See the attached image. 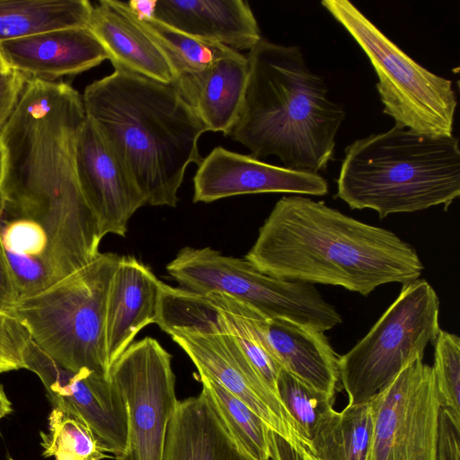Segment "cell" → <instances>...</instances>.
Returning a JSON list of instances; mask_svg holds the SVG:
<instances>
[{"label": "cell", "instance_id": "6da1fadb", "mask_svg": "<svg viewBox=\"0 0 460 460\" xmlns=\"http://www.w3.org/2000/svg\"><path fill=\"white\" fill-rule=\"evenodd\" d=\"M244 259L272 277L362 296L416 280L424 270L415 249L394 232L302 195L277 201Z\"/></svg>", "mask_w": 460, "mask_h": 460}, {"label": "cell", "instance_id": "7a4b0ae2", "mask_svg": "<svg viewBox=\"0 0 460 460\" xmlns=\"http://www.w3.org/2000/svg\"><path fill=\"white\" fill-rule=\"evenodd\" d=\"M86 117L126 165L146 204L174 208L208 131L173 84L115 70L82 95Z\"/></svg>", "mask_w": 460, "mask_h": 460}, {"label": "cell", "instance_id": "3957f363", "mask_svg": "<svg viewBox=\"0 0 460 460\" xmlns=\"http://www.w3.org/2000/svg\"><path fill=\"white\" fill-rule=\"evenodd\" d=\"M247 58L244 98L227 137L257 159L275 155L288 169L325 170L346 117L343 106L328 99L323 78L309 69L298 47L261 38Z\"/></svg>", "mask_w": 460, "mask_h": 460}, {"label": "cell", "instance_id": "277c9868", "mask_svg": "<svg viewBox=\"0 0 460 460\" xmlns=\"http://www.w3.org/2000/svg\"><path fill=\"white\" fill-rule=\"evenodd\" d=\"M337 197L351 209H372L383 219L442 205L460 195L458 138L394 125L357 139L344 150Z\"/></svg>", "mask_w": 460, "mask_h": 460}, {"label": "cell", "instance_id": "5b68a950", "mask_svg": "<svg viewBox=\"0 0 460 460\" xmlns=\"http://www.w3.org/2000/svg\"><path fill=\"white\" fill-rule=\"evenodd\" d=\"M119 259L100 252L79 270L17 303L13 314L35 345L61 367L108 378L106 301Z\"/></svg>", "mask_w": 460, "mask_h": 460}, {"label": "cell", "instance_id": "8992f818", "mask_svg": "<svg viewBox=\"0 0 460 460\" xmlns=\"http://www.w3.org/2000/svg\"><path fill=\"white\" fill-rule=\"evenodd\" d=\"M321 4L370 60L384 113L402 128L452 136L457 105L452 81L415 62L349 1Z\"/></svg>", "mask_w": 460, "mask_h": 460}, {"label": "cell", "instance_id": "52a82bcc", "mask_svg": "<svg viewBox=\"0 0 460 460\" xmlns=\"http://www.w3.org/2000/svg\"><path fill=\"white\" fill-rule=\"evenodd\" d=\"M166 270L183 289L228 295L266 318L286 319L323 332L342 321L313 284L267 275L244 258L223 255L210 247L181 248Z\"/></svg>", "mask_w": 460, "mask_h": 460}, {"label": "cell", "instance_id": "ba28073f", "mask_svg": "<svg viewBox=\"0 0 460 460\" xmlns=\"http://www.w3.org/2000/svg\"><path fill=\"white\" fill-rule=\"evenodd\" d=\"M439 299L425 279L402 284L397 298L370 331L339 358L340 379L349 404L368 402L434 342Z\"/></svg>", "mask_w": 460, "mask_h": 460}, {"label": "cell", "instance_id": "9c48e42d", "mask_svg": "<svg viewBox=\"0 0 460 460\" xmlns=\"http://www.w3.org/2000/svg\"><path fill=\"white\" fill-rule=\"evenodd\" d=\"M108 378L127 411V442L116 460H163L167 428L177 403L172 355L154 338L131 343Z\"/></svg>", "mask_w": 460, "mask_h": 460}, {"label": "cell", "instance_id": "30bf717a", "mask_svg": "<svg viewBox=\"0 0 460 460\" xmlns=\"http://www.w3.org/2000/svg\"><path fill=\"white\" fill-rule=\"evenodd\" d=\"M367 460H436L440 400L432 367L417 358L370 401Z\"/></svg>", "mask_w": 460, "mask_h": 460}, {"label": "cell", "instance_id": "8fae6325", "mask_svg": "<svg viewBox=\"0 0 460 460\" xmlns=\"http://www.w3.org/2000/svg\"><path fill=\"white\" fill-rule=\"evenodd\" d=\"M221 317L222 326L217 330H176L169 335L186 352L199 374L221 385L296 451L303 452L305 448L296 423L248 361L227 330L222 314Z\"/></svg>", "mask_w": 460, "mask_h": 460}, {"label": "cell", "instance_id": "7c38bea8", "mask_svg": "<svg viewBox=\"0 0 460 460\" xmlns=\"http://www.w3.org/2000/svg\"><path fill=\"white\" fill-rule=\"evenodd\" d=\"M24 368L36 374L52 407L70 412L93 433L100 448L115 458L125 450L127 411L122 396L107 377L89 370H68L40 350L31 340Z\"/></svg>", "mask_w": 460, "mask_h": 460}, {"label": "cell", "instance_id": "4fadbf2b", "mask_svg": "<svg viewBox=\"0 0 460 460\" xmlns=\"http://www.w3.org/2000/svg\"><path fill=\"white\" fill-rule=\"evenodd\" d=\"M76 171L102 235L126 236L129 219L146 205V199L124 163L87 117L77 138Z\"/></svg>", "mask_w": 460, "mask_h": 460}, {"label": "cell", "instance_id": "5bb4252c", "mask_svg": "<svg viewBox=\"0 0 460 460\" xmlns=\"http://www.w3.org/2000/svg\"><path fill=\"white\" fill-rule=\"evenodd\" d=\"M194 202L209 203L243 194L287 192L323 196L328 182L319 173L273 165L222 146L202 158L193 178Z\"/></svg>", "mask_w": 460, "mask_h": 460}, {"label": "cell", "instance_id": "9a60e30c", "mask_svg": "<svg viewBox=\"0 0 460 460\" xmlns=\"http://www.w3.org/2000/svg\"><path fill=\"white\" fill-rule=\"evenodd\" d=\"M7 68L26 81L53 82L100 65L109 55L88 27L57 29L0 43Z\"/></svg>", "mask_w": 460, "mask_h": 460}, {"label": "cell", "instance_id": "2e32d148", "mask_svg": "<svg viewBox=\"0 0 460 460\" xmlns=\"http://www.w3.org/2000/svg\"><path fill=\"white\" fill-rule=\"evenodd\" d=\"M249 315L267 351L281 368L334 397L340 357L323 332L286 319L266 318L251 307Z\"/></svg>", "mask_w": 460, "mask_h": 460}, {"label": "cell", "instance_id": "e0dca14e", "mask_svg": "<svg viewBox=\"0 0 460 460\" xmlns=\"http://www.w3.org/2000/svg\"><path fill=\"white\" fill-rule=\"evenodd\" d=\"M161 281L134 256H120L111 280L105 314L109 369L146 325L155 323Z\"/></svg>", "mask_w": 460, "mask_h": 460}, {"label": "cell", "instance_id": "ac0fdd59", "mask_svg": "<svg viewBox=\"0 0 460 460\" xmlns=\"http://www.w3.org/2000/svg\"><path fill=\"white\" fill-rule=\"evenodd\" d=\"M150 17L193 38L239 52L251 50L262 38L243 0H155Z\"/></svg>", "mask_w": 460, "mask_h": 460}, {"label": "cell", "instance_id": "d6986e66", "mask_svg": "<svg viewBox=\"0 0 460 460\" xmlns=\"http://www.w3.org/2000/svg\"><path fill=\"white\" fill-rule=\"evenodd\" d=\"M163 460H256L232 434L208 388L177 401L168 424Z\"/></svg>", "mask_w": 460, "mask_h": 460}, {"label": "cell", "instance_id": "ffe728a7", "mask_svg": "<svg viewBox=\"0 0 460 460\" xmlns=\"http://www.w3.org/2000/svg\"><path fill=\"white\" fill-rule=\"evenodd\" d=\"M88 28L107 51L115 70L164 84L174 83L167 58L135 22L127 2L102 0L93 5Z\"/></svg>", "mask_w": 460, "mask_h": 460}, {"label": "cell", "instance_id": "44dd1931", "mask_svg": "<svg viewBox=\"0 0 460 460\" xmlns=\"http://www.w3.org/2000/svg\"><path fill=\"white\" fill-rule=\"evenodd\" d=\"M249 75L247 55L233 50L206 68L173 83L208 131L226 137L240 113Z\"/></svg>", "mask_w": 460, "mask_h": 460}, {"label": "cell", "instance_id": "7402d4cb", "mask_svg": "<svg viewBox=\"0 0 460 460\" xmlns=\"http://www.w3.org/2000/svg\"><path fill=\"white\" fill-rule=\"evenodd\" d=\"M87 0H0V43L57 29L88 27Z\"/></svg>", "mask_w": 460, "mask_h": 460}, {"label": "cell", "instance_id": "603a6c76", "mask_svg": "<svg viewBox=\"0 0 460 460\" xmlns=\"http://www.w3.org/2000/svg\"><path fill=\"white\" fill-rule=\"evenodd\" d=\"M372 431L369 402L348 404L321 420L306 451L316 460H367Z\"/></svg>", "mask_w": 460, "mask_h": 460}, {"label": "cell", "instance_id": "cb8c5ba5", "mask_svg": "<svg viewBox=\"0 0 460 460\" xmlns=\"http://www.w3.org/2000/svg\"><path fill=\"white\" fill-rule=\"evenodd\" d=\"M128 10L135 22L167 58L174 75V81L206 68L234 50L220 44L189 36L153 17L137 14L129 6Z\"/></svg>", "mask_w": 460, "mask_h": 460}, {"label": "cell", "instance_id": "d4e9b609", "mask_svg": "<svg viewBox=\"0 0 460 460\" xmlns=\"http://www.w3.org/2000/svg\"><path fill=\"white\" fill-rule=\"evenodd\" d=\"M155 323L176 330L208 332L220 328L221 314L208 294L194 293L161 282Z\"/></svg>", "mask_w": 460, "mask_h": 460}, {"label": "cell", "instance_id": "484cf974", "mask_svg": "<svg viewBox=\"0 0 460 460\" xmlns=\"http://www.w3.org/2000/svg\"><path fill=\"white\" fill-rule=\"evenodd\" d=\"M232 434L256 460H270L269 432L265 421L221 385L199 374Z\"/></svg>", "mask_w": 460, "mask_h": 460}, {"label": "cell", "instance_id": "4316f807", "mask_svg": "<svg viewBox=\"0 0 460 460\" xmlns=\"http://www.w3.org/2000/svg\"><path fill=\"white\" fill-rule=\"evenodd\" d=\"M277 393L296 423L306 449L321 420L333 410L334 397L318 391L280 367Z\"/></svg>", "mask_w": 460, "mask_h": 460}, {"label": "cell", "instance_id": "83f0119b", "mask_svg": "<svg viewBox=\"0 0 460 460\" xmlns=\"http://www.w3.org/2000/svg\"><path fill=\"white\" fill-rule=\"evenodd\" d=\"M48 420V432H40V445L45 457L61 453L80 460H102L109 457L100 448L91 429L70 412L52 407Z\"/></svg>", "mask_w": 460, "mask_h": 460}, {"label": "cell", "instance_id": "f1b7e54d", "mask_svg": "<svg viewBox=\"0 0 460 460\" xmlns=\"http://www.w3.org/2000/svg\"><path fill=\"white\" fill-rule=\"evenodd\" d=\"M434 343L432 366L441 407L460 420V339L439 330Z\"/></svg>", "mask_w": 460, "mask_h": 460}, {"label": "cell", "instance_id": "f546056e", "mask_svg": "<svg viewBox=\"0 0 460 460\" xmlns=\"http://www.w3.org/2000/svg\"><path fill=\"white\" fill-rule=\"evenodd\" d=\"M31 341L20 320L0 312V373L24 368L23 356Z\"/></svg>", "mask_w": 460, "mask_h": 460}, {"label": "cell", "instance_id": "4dcf8cb0", "mask_svg": "<svg viewBox=\"0 0 460 460\" xmlns=\"http://www.w3.org/2000/svg\"><path fill=\"white\" fill-rule=\"evenodd\" d=\"M436 460H460V420L444 407L439 412Z\"/></svg>", "mask_w": 460, "mask_h": 460}, {"label": "cell", "instance_id": "1f68e13d", "mask_svg": "<svg viewBox=\"0 0 460 460\" xmlns=\"http://www.w3.org/2000/svg\"><path fill=\"white\" fill-rule=\"evenodd\" d=\"M26 83L18 72L5 69L0 72V129L12 113Z\"/></svg>", "mask_w": 460, "mask_h": 460}, {"label": "cell", "instance_id": "d6a6232c", "mask_svg": "<svg viewBox=\"0 0 460 460\" xmlns=\"http://www.w3.org/2000/svg\"><path fill=\"white\" fill-rule=\"evenodd\" d=\"M18 302L10 269L0 240V312L13 314Z\"/></svg>", "mask_w": 460, "mask_h": 460}, {"label": "cell", "instance_id": "836d02e7", "mask_svg": "<svg viewBox=\"0 0 460 460\" xmlns=\"http://www.w3.org/2000/svg\"><path fill=\"white\" fill-rule=\"evenodd\" d=\"M12 411V404L0 385V420Z\"/></svg>", "mask_w": 460, "mask_h": 460}, {"label": "cell", "instance_id": "e575fe53", "mask_svg": "<svg viewBox=\"0 0 460 460\" xmlns=\"http://www.w3.org/2000/svg\"><path fill=\"white\" fill-rule=\"evenodd\" d=\"M4 170V154L3 146L0 143V196H1V191H2Z\"/></svg>", "mask_w": 460, "mask_h": 460}, {"label": "cell", "instance_id": "d590c367", "mask_svg": "<svg viewBox=\"0 0 460 460\" xmlns=\"http://www.w3.org/2000/svg\"><path fill=\"white\" fill-rule=\"evenodd\" d=\"M55 460H80V459H78L71 455L61 453V454H58L55 456Z\"/></svg>", "mask_w": 460, "mask_h": 460}, {"label": "cell", "instance_id": "8d00e7d4", "mask_svg": "<svg viewBox=\"0 0 460 460\" xmlns=\"http://www.w3.org/2000/svg\"><path fill=\"white\" fill-rule=\"evenodd\" d=\"M302 460H316V459L314 458L305 449L302 452Z\"/></svg>", "mask_w": 460, "mask_h": 460}, {"label": "cell", "instance_id": "74e56055", "mask_svg": "<svg viewBox=\"0 0 460 460\" xmlns=\"http://www.w3.org/2000/svg\"><path fill=\"white\" fill-rule=\"evenodd\" d=\"M5 69H7V67L0 56V72L4 71Z\"/></svg>", "mask_w": 460, "mask_h": 460}, {"label": "cell", "instance_id": "f35d334b", "mask_svg": "<svg viewBox=\"0 0 460 460\" xmlns=\"http://www.w3.org/2000/svg\"><path fill=\"white\" fill-rule=\"evenodd\" d=\"M5 460H14V459H13L12 456H6V458H5Z\"/></svg>", "mask_w": 460, "mask_h": 460}]
</instances>
